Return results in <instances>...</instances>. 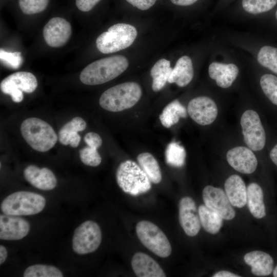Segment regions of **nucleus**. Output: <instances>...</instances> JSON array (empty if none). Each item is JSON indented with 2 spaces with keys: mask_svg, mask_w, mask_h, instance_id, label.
Here are the masks:
<instances>
[{
  "mask_svg": "<svg viewBox=\"0 0 277 277\" xmlns=\"http://www.w3.org/2000/svg\"><path fill=\"white\" fill-rule=\"evenodd\" d=\"M46 205L45 197L36 193L17 191L7 196L1 209L6 214L21 216L35 214L41 212Z\"/></svg>",
  "mask_w": 277,
  "mask_h": 277,
  "instance_id": "nucleus-6",
  "label": "nucleus"
},
{
  "mask_svg": "<svg viewBox=\"0 0 277 277\" xmlns=\"http://www.w3.org/2000/svg\"><path fill=\"white\" fill-rule=\"evenodd\" d=\"M260 85L266 96L277 106V77L270 74H264L261 77Z\"/></svg>",
  "mask_w": 277,
  "mask_h": 277,
  "instance_id": "nucleus-32",
  "label": "nucleus"
},
{
  "mask_svg": "<svg viewBox=\"0 0 277 277\" xmlns=\"http://www.w3.org/2000/svg\"><path fill=\"white\" fill-rule=\"evenodd\" d=\"M132 268L138 277H165L166 274L159 264L148 254L138 252L132 256Z\"/></svg>",
  "mask_w": 277,
  "mask_h": 277,
  "instance_id": "nucleus-17",
  "label": "nucleus"
},
{
  "mask_svg": "<svg viewBox=\"0 0 277 277\" xmlns=\"http://www.w3.org/2000/svg\"><path fill=\"white\" fill-rule=\"evenodd\" d=\"M24 277H62V272L56 267L47 265L36 264L28 267L24 271Z\"/></svg>",
  "mask_w": 277,
  "mask_h": 277,
  "instance_id": "nucleus-29",
  "label": "nucleus"
},
{
  "mask_svg": "<svg viewBox=\"0 0 277 277\" xmlns=\"http://www.w3.org/2000/svg\"><path fill=\"white\" fill-rule=\"evenodd\" d=\"M244 260L251 267V272L256 276H268L273 271V259L265 252L260 250L249 252L244 255Z\"/></svg>",
  "mask_w": 277,
  "mask_h": 277,
  "instance_id": "nucleus-19",
  "label": "nucleus"
},
{
  "mask_svg": "<svg viewBox=\"0 0 277 277\" xmlns=\"http://www.w3.org/2000/svg\"><path fill=\"white\" fill-rule=\"evenodd\" d=\"M116 179L122 190L131 195H138L151 188V181L147 174L139 165L131 160H126L120 164Z\"/></svg>",
  "mask_w": 277,
  "mask_h": 277,
  "instance_id": "nucleus-4",
  "label": "nucleus"
},
{
  "mask_svg": "<svg viewBox=\"0 0 277 277\" xmlns=\"http://www.w3.org/2000/svg\"><path fill=\"white\" fill-rule=\"evenodd\" d=\"M277 4V0H243L242 6L245 11L255 14L267 12Z\"/></svg>",
  "mask_w": 277,
  "mask_h": 277,
  "instance_id": "nucleus-31",
  "label": "nucleus"
},
{
  "mask_svg": "<svg viewBox=\"0 0 277 277\" xmlns=\"http://www.w3.org/2000/svg\"><path fill=\"white\" fill-rule=\"evenodd\" d=\"M184 148L177 142L169 144L165 151V159L167 164L176 167L184 165L186 158Z\"/></svg>",
  "mask_w": 277,
  "mask_h": 277,
  "instance_id": "nucleus-28",
  "label": "nucleus"
},
{
  "mask_svg": "<svg viewBox=\"0 0 277 277\" xmlns=\"http://www.w3.org/2000/svg\"><path fill=\"white\" fill-rule=\"evenodd\" d=\"M101 0H75L77 8L81 11L88 12L92 9Z\"/></svg>",
  "mask_w": 277,
  "mask_h": 277,
  "instance_id": "nucleus-38",
  "label": "nucleus"
},
{
  "mask_svg": "<svg viewBox=\"0 0 277 277\" xmlns=\"http://www.w3.org/2000/svg\"><path fill=\"white\" fill-rule=\"evenodd\" d=\"M193 69L191 58L188 56L180 57L171 71L168 80L169 83H175L183 87L190 83L193 78Z\"/></svg>",
  "mask_w": 277,
  "mask_h": 277,
  "instance_id": "nucleus-22",
  "label": "nucleus"
},
{
  "mask_svg": "<svg viewBox=\"0 0 277 277\" xmlns=\"http://www.w3.org/2000/svg\"><path fill=\"white\" fill-rule=\"evenodd\" d=\"M186 116L185 108L177 100H174L164 108L159 118L162 124L168 128L176 124L180 118Z\"/></svg>",
  "mask_w": 277,
  "mask_h": 277,
  "instance_id": "nucleus-27",
  "label": "nucleus"
},
{
  "mask_svg": "<svg viewBox=\"0 0 277 277\" xmlns=\"http://www.w3.org/2000/svg\"><path fill=\"white\" fill-rule=\"evenodd\" d=\"M142 95V89L135 82H126L112 87L101 95L99 104L111 112H120L135 105Z\"/></svg>",
  "mask_w": 277,
  "mask_h": 277,
  "instance_id": "nucleus-2",
  "label": "nucleus"
},
{
  "mask_svg": "<svg viewBox=\"0 0 277 277\" xmlns=\"http://www.w3.org/2000/svg\"><path fill=\"white\" fill-rule=\"evenodd\" d=\"M0 59L3 64L13 69L18 68L23 62L20 52H8L3 49L0 50Z\"/></svg>",
  "mask_w": 277,
  "mask_h": 277,
  "instance_id": "nucleus-36",
  "label": "nucleus"
},
{
  "mask_svg": "<svg viewBox=\"0 0 277 277\" xmlns=\"http://www.w3.org/2000/svg\"><path fill=\"white\" fill-rule=\"evenodd\" d=\"M198 211L201 224L205 230L213 234L219 232L222 226L223 219L205 205H200Z\"/></svg>",
  "mask_w": 277,
  "mask_h": 277,
  "instance_id": "nucleus-25",
  "label": "nucleus"
},
{
  "mask_svg": "<svg viewBox=\"0 0 277 277\" xmlns=\"http://www.w3.org/2000/svg\"><path fill=\"white\" fill-rule=\"evenodd\" d=\"M264 194L262 188L255 183L250 184L247 188V203L252 215L256 219H262L266 215L264 203Z\"/></svg>",
  "mask_w": 277,
  "mask_h": 277,
  "instance_id": "nucleus-23",
  "label": "nucleus"
},
{
  "mask_svg": "<svg viewBox=\"0 0 277 277\" xmlns=\"http://www.w3.org/2000/svg\"><path fill=\"white\" fill-rule=\"evenodd\" d=\"M128 66L126 57L118 55L95 61L82 71L80 78L87 85H96L109 82L124 72Z\"/></svg>",
  "mask_w": 277,
  "mask_h": 277,
  "instance_id": "nucleus-1",
  "label": "nucleus"
},
{
  "mask_svg": "<svg viewBox=\"0 0 277 277\" xmlns=\"http://www.w3.org/2000/svg\"><path fill=\"white\" fill-rule=\"evenodd\" d=\"M257 59L262 66L277 74V48L263 46L258 53Z\"/></svg>",
  "mask_w": 277,
  "mask_h": 277,
  "instance_id": "nucleus-30",
  "label": "nucleus"
},
{
  "mask_svg": "<svg viewBox=\"0 0 277 277\" xmlns=\"http://www.w3.org/2000/svg\"><path fill=\"white\" fill-rule=\"evenodd\" d=\"M179 216L180 225L187 235L197 234L201 224L196 204L190 197L185 196L180 200Z\"/></svg>",
  "mask_w": 277,
  "mask_h": 277,
  "instance_id": "nucleus-14",
  "label": "nucleus"
},
{
  "mask_svg": "<svg viewBox=\"0 0 277 277\" xmlns=\"http://www.w3.org/2000/svg\"><path fill=\"white\" fill-rule=\"evenodd\" d=\"M202 194L205 205L223 219L231 220L235 217L232 205L222 189L208 185L203 189Z\"/></svg>",
  "mask_w": 277,
  "mask_h": 277,
  "instance_id": "nucleus-11",
  "label": "nucleus"
},
{
  "mask_svg": "<svg viewBox=\"0 0 277 277\" xmlns=\"http://www.w3.org/2000/svg\"><path fill=\"white\" fill-rule=\"evenodd\" d=\"M87 126L86 122L80 117H75L70 121L66 123L58 132L60 142L63 144L66 137L74 132L84 130Z\"/></svg>",
  "mask_w": 277,
  "mask_h": 277,
  "instance_id": "nucleus-33",
  "label": "nucleus"
},
{
  "mask_svg": "<svg viewBox=\"0 0 277 277\" xmlns=\"http://www.w3.org/2000/svg\"><path fill=\"white\" fill-rule=\"evenodd\" d=\"M187 112L194 122L203 126L212 123L218 112L215 103L207 96H199L192 99L188 104Z\"/></svg>",
  "mask_w": 277,
  "mask_h": 277,
  "instance_id": "nucleus-12",
  "label": "nucleus"
},
{
  "mask_svg": "<svg viewBox=\"0 0 277 277\" xmlns=\"http://www.w3.org/2000/svg\"><path fill=\"white\" fill-rule=\"evenodd\" d=\"M21 132L28 144L39 152L48 151L57 141V136L52 127L37 117L25 120L21 124Z\"/></svg>",
  "mask_w": 277,
  "mask_h": 277,
  "instance_id": "nucleus-3",
  "label": "nucleus"
},
{
  "mask_svg": "<svg viewBox=\"0 0 277 277\" xmlns=\"http://www.w3.org/2000/svg\"><path fill=\"white\" fill-rule=\"evenodd\" d=\"M49 0H18L22 11L26 14H33L43 11Z\"/></svg>",
  "mask_w": 277,
  "mask_h": 277,
  "instance_id": "nucleus-34",
  "label": "nucleus"
},
{
  "mask_svg": "<svg viewBox=\"0 0 277 277\" xmlns=\"http://www.w3.org/2000/svg\"><path fill=\"white\" fill-rule=\"evenodd\" d=\"M275 15L276 19V20H277V10H276V12H275Z\"/></svg>",
  "mask_w": 277,
  "mask_h": 277,
  "instance_id": "nucleus-45",
  "label": "nucleus"
},
{
  "mask_svg": "<svg viewBox=\"0 0 277 277\" xmlns=\"http://www.w3.org/2000/svg\"><path fill=\"white\" fill-rule=\"evenodd\" d=\"M30 228L29 223L18 216L8 214L0 215V239L18 240L26 236Z\"/></svg>",
  "mask_w": 277,
  "mask_h": 277,
  "instance_id": "nucleus-15",
  "label": "nucleus"
},
{
  "mask_svg": "<svg viewBox=\"0 0 277 277\" xmlns=\"http://www.w3.org/2000/svg\"><path fill=\"white\" fill-rule=\"evenodd\" d=\"M225 193L231 205L241 208L247 203V188L243 179L238 175L230 176L225 181Z\"/></svg>",
  "mask_w": 277,
  "mask_h": 277,
  "instance_id": "nucleus-21",
  "label": "nucleus"
},
{
  "mask_svg": "<svg viewBox=\"0 0 277 277\" xmlns=\"http://www.w3.org/2000/svg\"><path fill=\"white\" fill-rule=\"evenodd\" d=\"M136 232L141 243L148 249L161 258H167L171 253L170 242L162 230L148 221L137 223Z\"/></svg>",
  "mask_w": 277,
  "mask_h": 277,
  "instance_id": "nucleus-7",
  "label": "nucleus"
},
{
  "mask_svg": "<svg viewBox=\"0 0 277 277\" xmlns=\"http://www.w3.org/2000/svg\"><path fill=\"white\" fill-rule=\"evenodd\" d=\"M273 276L274 277H277V265L273 271Z\"/></svg>",
  "mask_w": 277,
  "mask_h": 277,
  "instance_id": "nucleus-44",
  "label": "nucleus"
},
{
  "mask_svg": "<svg viewBox=\"0 0 277 277\" xmlns=\"http://www.w3.org/2000/svg\"><path fill=\"white\" fill-rule=\"evenodd\" d=\"M270 157L273 163L277 166V144L270 151Z\"/></svg>",
  "mask_w": 277,
  "mask_h": 277,
  "instance_id": "nucleus-43",
  "label": "nucleus"
},
{
  "mask_svg": "<svg viewBox=\"0 0 277 277\" xmlns=\"http://www.w3.org/2000/svg\"><path fill=\"white\" fill-rule=\"evenodd\" d=\"M136 28L129 24L118 23L111 26L97 38V49L102 53L109 54L128 48L137 36Z\"/></svg>",
  "mask_w": 277,
  "mask_h": 277,
  "instance_id": "nucleus-5",
  "label": "nucleus"
},
{
  "mask_svg": "<svg viewBox=\"0 0 277 277\" xmlns=\"http://www.w3.org/2000/svg\"><path fill=\"white\" fill-rule=\"evenodd\" d=\"M24 175L31 185L41 190H52L56 186L55 175L47 168H39L34 165H29L25 169Z\"/></svg>",
  "mask_w": 277,
  "mask_h": 277,
  "instance_id": "nucleus-18",
  "label": "nucleus"
},
{
  "mask_svg": "<svg viewBox=\"0 0 277 277\" xmlns=\"http://www.w3.org/2000/svg\"><path fill=\"white\" fill-rule=\"evenodd\" d=\"M71 33L70 23L59 17L51 18L43 29V36L46 43L54 48L64 46L68 41Z\"/></svg>",
  "mask_w": 277,
  "mask_h": 277,
  "instance_id": "nucleus-13",
  "label": "nucleus"
},
{
  "mask_svg": "<svg viewBox=\"0 0 277 277\" xmlns=\"http://www.w3.org/2000/svg\"><path fill=\"white\" fill-rule=\"evenodd\" d=\"M133 6L141 10H146L151 8L156 0H126Z\"/></svg>",
  "mask_w": 277,
  "mask_h": 277,
  "instance_id": "nucleus-39",
  "label": "nucleus"
},
{
  "mask_svg": "<svg viewBox=\"0 0 277 277\" xmlns=\"http://www.w3.org/2000/svg\"><path fill=\"white\" fill-rule=\"evenodd\" d=\"M213 277H239L240 276L228 271H220L215 273Z\"/></svg>",
  "mask_w": 277,
  "mask_h": 277,
  "instance_id": "nucleus-41",
  "label": "nucleus"
},
{
  "mask_svg": "<svg viewBox=\"0 0 277 277\" xmlns=\"http://www.w3.org/2000/svg\"><path fill=\"white\" fill-rule=\"evenodd\" d=\"M172 70L170 61L165 58L159 60L153 65L150 75L153 80L152 88L154 91L157 92L165 86Z\"/></svg>",
  "mask_w": 277,
  "mask_h": 277,
  "instance_id": "nucleus-24",
  "label": "nucleus"
},
{
  "mask_svg": "<svg viewBox=\"0 0 277 277\" xmlns=\"http://www.w3.org/2000/svg\"><path fill=\"white\" fill-rule=\"evenodd\" d=\"M241 125L247 146L253 151L263 149L266 134L258 113L252 110H246L241 116Z\"/></svg>",
  "mask_w": 277,
  "mask_h": 277,
  "instance_id": "nucleus-10",
  "label": "nucleus"
},
{
  "mask_svg": "<svg viewBox=\"0 0 277 277\" xmlns=\"http://www.w3.org/2000/svg\"><path fill=\"white\" fill-rule=\"evenodd\" d=\"M7 256L6 248L3 245L0 246V264H2L6 261Z\"/></svg>",
  "mask_w": 277,
  "mask_h": 277,
  "instance_id": "nucleus-42",
  "label": "nucleus"
},
{
  "mask_svg": "<svg viewBox=\"0 0 277 277\" xmlns=\"http://www.w3.org/2000/svg\"><path fill=\"white\" fill-rule=\"evenodd\" d=\"M84 141L88 146L97 149L102 144L101 136L95 132H90L84 136Z\"/></svg>",
  "mask_w": 277,
  "mask_h": 277,
  "instance_id": "nucleus-37",
  "label": "nucleus"
},
{
  "mask_svg": "<svg viewBox=\"0 0 277 277\" xmlns=\"http://www.w3.org/2000/svg\"><path fill=\"white\" fill-rule=\"evenodd\" d=\"M37 87V81L32 73L19 71L12 73L5 78L1 83V91L11 96L15 103L22 102L24 98L23 91L32 93Z\"/></svg>",
  "mask_w": 277,
  "mask_h": 277,
  "instance_id": "nucleus-9",
  "label": "nucleus"
},
{
  "mask_svg": "<svg viewBox=\"0 0 277 277\" xmlns=\"http://www.w3.org/2000/svg\"><path fill=\"white\" fill-rule=\"evenodd\" d=\"M102 238V231L98 225L94 221H85L74 232L73 249L79 254L93 252L100 246Z\"/></svg>",
  "mask_w": 277,
  "mask_h": 277,
  "instance_id": "nucleus-8",
  "label": "nucleus"
},
{
  "mask_svg": "<svg viewBox=\"0 0 277 277\" xmlns=\"http://www.w3.org/2000/svg\"><path fill=\"white\" fill-rule=\"evenodd\" d=\"M226 157L229 164L235 170L244 173L253 172L258 165L257 159L250 149L239 146L230 149Z\"/></svg>",
  "mask_w": 277,
  "mask_h": 277,
  "instance_id": "nucleus-16",
  "label": "nucleus"
},
{
  "mask_svg": "<svg viewBox=\"0 0 277 277\" xmlns=\"http://www.w3.org/2000/svg\"><path fill=\"white\" fill-rule=\"evenodd\" d=\"M209 76L215 80L217 86L227 88L231 86L239 73L238 67L233 64L213 62L209 66Z\"/></svg>",
  "mask_w": 277,
  "mask_h": 277,
  "instance_id": "nucleus-20",
  "label": "nucleus"
},
{
  "mask_svg": "<svg viewBox=\"0 0 277 277\" xmlns=\"http://www.w3.org/2000/svg\"><path fill=\"white\" fill-rule=\"evenodd\" d=\"M171 2L179 6H189L195 3L197 0H170Z\"/></svg>",
  "mask_w": 277,
  "mask_h": 277,
  "instance_id": "nucleus-40",
  "label": "nucleus"
},
{
  "mask_svg": "<svg viewBox=\"0 0 277 277\" xmlns=\"http://www.w3.org/2000/svg\"><path fill=\"white\" fill-rule=\"evenodd\" d=\"M80 157L85 165L89 166H97L102 161V158L97 149L89 146L80 150Z\"/></svg>",
  "mask_w": 277,
  "mask_h": 277,
  "instance_id": "nucleus-35",
  "label": "nucleus"
},
{
  "mask_svg": "<svg viewBox=\"0 0 277 277\" xmlns=\"http://www.w3.org/2000/svg\"><path fill=\"white\" fill-rule=\"evenodd\" d=\"M139 166L145 172L151 182L159 184L162 180L160 166L155 158L150 153H140L137 157Z\"/></svg>",
  "mask_w": 277,
  "mask_h": 277,
  "instance_id": "nucleus-26",
  "label": "nucleus"
}]
</instances>
